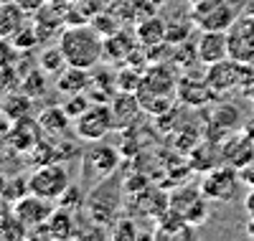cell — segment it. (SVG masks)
I'll list each match as a JSON object with an SVG mask.
<instances>
[{"instance_id":"6da1fadb","label":"cell","mask_w":254,"mask_h":241,"mask_svg":"<svg viewBox=\"0 0 254 241\" xmlns=\"http://www.w3.org/2000/svg\"><path fill=\"white\" fill-rule=\"evenodd\" d=\"M178 76L171 69V63H155L142 71V81L137 86V99L142 104V112L150 117H163L173 109L178 99Z\"/></svg>"},{"instance_id":"7a4b0ae2","label":"cell","mask_w":254,"mask_h":241,"mask_svg":"<svg viewBox=\"0 0 254 241\" xmlns=\"http://www.w3.org/2000/svg\"><path fill=\"white\" fill-rule=\"evenodd\" d=\"M59 49L64 51V59L71 66L94 69L104 59V36L92 23L66 26L59 33Z\"/></svg>"},{"instance_id":"3957f363","label":"cell","mask_w":254,"mask_h":241,"mask_svg":"<svg viewBox=\"0 0 254 241\" xmlns=\"http://www.w3.org/2000/svg\"><path fill=\"white\" fill-rule=\"evenodd\" d=\"M122 190H125V183L117 175H110V178H104L94 188H89L84 208H87L92 224H99V226L115 224V216L122 206Z\"/></svg>"},{"instance_id":"277c9868","label":"cell","mask_w":254,"mask_h":241,"mask_svg":"<svg viewBox=\"0 0 254 241\" xmlns=\"http://www.w3.org/2000/svg\"><path fill=\"white\" fill-rule=\"evenodd\" d=\"M117 165H120L117 147H112L110 142H104V140L89 142V150L81 155V181H84V188H94L104 178L115 175Z\"/></svg>"},{"instance_id":"5b68a950","label":"cell","mask_w":254,"mask_h":241,"mask_svg":"<svg viewBox=\"0 0 254 241\" xmlns=\"http://www.w3.org/2000/svg\"><path fill=\"white\" fill-rule=\"evenodd\" d=\"M239 18V10L231 0H193L190 3V20L201 31H229Z\"/></svg>"},{"instance_id":"8992f818","label":"cell","mask_w":254,"mask_h":241,"mask_svg":"<svg viewBox=\"0 0 254 241\" xmlns=\"http://www.w3.org/2000/svg\"><path fill=\"white\" fill-rule=\"evenodd\" d=\"M208 86L214 89L216 94H226L237 86H244V84H254V66L252 63H242L237 59H224V61H216L211 63L206 76Z\"/></svg>"},{"instance_id":"52a82bcc","label":"cell","mask_w":254,"mask_h":241,"mask_svg":"<svg viewBox=\"0 0 254 241\" xmlns=\"http://www.w3.org/2000/svg\"><path fill=\"white\" fill-rule=\"evenodd\" d=\"M239 170L234 165H216L211 168L208 173H203V181H201V193L206 195L208 201H219V203H231L239 193Z\"/></svg>"},{"instance_id":"ba28073f","label":"cell","mask_w":254,"mask_h":241,"mask_svg":"<svg viewBox=\"0 0 254 241\" xmlns=\"http://www.w3.org/2000/svg\"><path fill=\"white\" fill-rule=\"evenodd\" d=\"M71 185L69 181V173L61 163H46L31 173L28 178V193H36L41 198H49V201H59L61 193Z\"/></svg>"},{"instance_id":"9c48e42d","label":"cell","mask_w":254,"mask_h":241,"mask_svg":"<svg viewBox=\"0 0 254 241\" xmlns=\"http://www.w3.org/2000/svg\"><path fill=\"white\" fill-rule=\"evenodd\" d=\"M115 129L110 104H92L81 117L74 120V135L84 142H99Z\"/></svg>"},{"instance_id":"30bf717a","label":"cell","mask_w":254,"mask_h":241,"mask_svg":"<svg viewBox=\"0 0 254 241\" xmlns=\"http://www.w3.org/2000/svg\"><path fill=\"white\" fill-rule=\"evenodd\" d=\"M229 56L242 63H254V15L239 13L229 28Z\"/></svg>"},{"instance_id":"8fae6325","label":"cell","mask_w":254,"mask_h":241,"mask_svg":"<svg viewBox=\"0 0 254 241\" xmlns=\"http://www.w3.org/2000/svg\"><path fill=\"white\" fill-rule=\"evenodd\" d=\"M51 203H54V201L41 198V195H36V193H26V195H20V198L15 201L13 216H15L28 231H33V229H38L41 224L49 221V216L54 213V206H51Z\"/></svg>"},{"instance_id":"7c38bea8","label":"cell","mask_w":254,"mask_h":241,"mask_svg":"<svg viewBox=\"0 0 254 241\" xmlns=\"http://www.w3.org/2000/svg\"><path fill=\"white\" fill-rule=\"evenodd\" d=\"M196 56L206 66L231 59L229 56V31H201V38L196 43Z\"/></svg>"},{"instance_id":"4fadbf2b","label":"cell","mask_w":254,"mask_h":241,"mask_svg":"<svg viewBox=\"0 0 254 241\" xmlns=\"http://www.w3.org/2000/svg\"><path fill=\"white\" fill-rule=\"evenodd\" d=\"M31 236H49V239H71L79 234L76 221H74V213L66 208H54V213L49 216L46 224H41L38 229L28 231Z\"/></svg>"},{"instance_id":"5bb4252c","label":"cell","mask_w":254,"mask_h":241,"mask_svg":"<svg viewBox=\"0 0 254 241\" xmlns=\"http://www.w3.org/2000/svg\"><path fill=\"white\" fill-rule=\"evenodd\" d=\"M110 112H112L115 129H127L142 112V104H140L135 92H117L110 99Z\"/></svg>"},{"instance_id":"9a60e30c","label":"cell","mask_w":254,"mask_h":241,"mask_svg":"<svg viewBox=\"0 0 254 241\" xmlns=\"http://www.w3.org/2000/svg\"><path fill=\"white\" fill-rule=\"evenodd\" d=\"M54 86H56V92L64 94V97L81 94V92H87L89 86H92V74H89V69H79V66L66 63V66L56 74Z\"/></svg>"},{"instance_id":"2e32d148","label":"cell","mask_w":254,"mask_h":241,"mask_svg":"<svg viewBox=\"0 0 254 241\" xmlns=\"http://www.w3.org/2000/svg\"><path fill=\"white\" fill-rule=\"evenodd\" d=\"M221 158H224L226 165H234L239 170L242 165H247V163L254 160V142L244 132L231 135V137H226L221 142Z\"/></svg>"},{"instance_id":"e0dca14e","label":"cell","mask_w":254,"mask_h":241,"mask_svg":"<svg viewBox=\"0 0 254 241\" xmlns=\"http://www.w3.org/2000/svg\"><path fill=\"white\" fill-rule=\"evenodd\" d=\"M135 36L140 41V46H145V49L163 46V43H168V23L158 13L147 15V18H140L137 26H135Z\"/></svg>"},{"instance_id":"ac0fdd59","label":"cell","mask_w":254,"mask_h":241,"mask_svg":"<svg viewBox=\"0 0 254 241\" xmlns=\"http://www.w3.org/2000/svg\"><path fill=\"white\" fill-rule=\"evenodd\" d=\"M41 132H44V129H41L38 120H36V122H31L28 117L15 120V127L10 129V145H13L18 152H33L36 145L41 142V140H38Z\"/></svg>"},{"instance_id":"d6986e66","label":"cell","mask_w":254,"mask_h":241,"mask_svg":"<svg viewBox=\"0 0 254 241\" xmlns=\"http://www.w3.org/2000/svg\"><path fill=\"white\" fill-rule=\"evenodd\" d=\"M137 46H140L137 36L132 38L130 33H125V31L120 28L117 33H112V36L104 38V59H107V61H127V59H130V54H132Z\"/></svg>"},{"instance_id":"ffe728a7","label":"cell","mask_w":254,"mask_h":241,"mask_svg":"<svg viewBox=\"0 0 254 241\" xmlns=\"http://www.w3.org/2000/svg\"><path fill=\"white\" fill-rule=\"evenodd\" d=\"M211 94H216L214 89L208 86L206 79H196V81H190V79H181L178 81V99L183 104H190V107H201L211 99Z\"/></svg>"},{"instance_id":"44dd1931","label":"cell","mask_w":254,"mask_h":241,"mask_svg":"<svg viewBox=\"0 0 254 241\" xmlns=\"http://www.w3.org/2000/svg\"><path fill=\"white\" fill-rule=\"evenodd\" d=\"M26 10L20 8L15 0L10 3H0V41H10L13 33L26 23Z\"/></svg>"},{"instance_id":"7402d4cb","label":"cell","mask_w":254,"mask_h":241,"mask_svg":"<svg viewBox=\"0 0 254 241\" xmlns=\"http://www.w3.org/2000/svg\"><path fill=\"white\" fill-rule=\"evenodd\" d=\"M69 122H71V117L66 115V109H64V107H49V109H44V112L38 115L41 129H44V132H49L51 137H59V135L66 132Z\"/></svg>"},{"instance_id":"603a6c76","label":"cell","mask_w":254,"mask_h":241,"mask_svg":"<svg viewBox=\"0 0 254 241\" xmlns=\"http://www.w3.org/2000/svg\"><path fill=\"white\" fill-rule=\"evenodd\" d=\"M211 122H214L216 127H221V129H226V132L242 129V124H244L239 107H234V104H219L214 109V115H211Z\"/></svg>"},{"instance_id":"cb8c5ba5","label":"cell","mask_w":254,"mask_h":241,"mask_svg":"<svg viewBox=\"0 0 254 241\" xmlns=\"http://www.w3.org/2000/svg\"><path fill=\"white\" fill-rule=\"evenodd\" d=\"M203 198V193H201V185L198 188H190V185H181L178 190H173L171 193V208H176V211H181L183 216L193 208L198 201Z\"/></svg>"},{"instance_id":"d4e9b609","label":"cell","mask_w":254,"mask_h":241,"mask_svg":"<svg viewBox=\"0 0 254 241\" xmlns=\"http://www.w3.org/2000/svg\"><path fill=\"white\" fill-rule=\"evenodd\" d=\"M56 203H59V208H66V211L76 213L79 208H84V203H87V188L71 183L66 190L61 193V198H59Z\"/></svg>"},{"instance_id":"484cf974","label":"cell","mask_w":254,"mask_h":241,"mask_svg":"<svg viewBox=\"0 0 254 241\" xmlns=\"http://www.w3.org/2000/svg\"><path fill=\"white\" fill-rule=\"evenodd\" d=\"M64 66H66V59H64V51L56 46V49H44L41 51V59H38V69H44L49 76H56Z\"/></svg>"},{"instance_id":"4316f807","label":"cell","mask_w":254,"mask_h":241,"mask_svg":"<svg viewBox=\"0 0 254 241\" xmlns=\"http://www.w3.org/2000/svg\"><path fill=\"white\" fill-rule=\"evenodd\" d=\"M140 81H142V69L132 66V63H125L117 71V92H137Z\"/></svg>"},{"instance_id":"83f0119b","label":"cell","mask_w":254,"mask_h":241,"mask_svg":"<svg viewBox=\"0 0 254 241\" xmlns=\"http://www.w3.org/2000/svg\"><path fill=\"white\" fill-rule=\"evenodd\" d=\"M89 23L107 38V36H112V33H117L122 26H120V15L117 13H104V10H99L97 15H92L89 18Z\"/></svg>"},{"instance_id":"f1b7e54d","label":"cell","mask_w":254,"mask_h":241,"mask_svg":"<svg viewBox=\"0 0 254 241\" xmlns=\"http://www.w3.org/2000/svg\"><path fill=\"white\" fill-rule=\"evenodd\" d=\"M36 41H41V38H38V31H36V26H31L28 20H26V23L13 33L10 46H13V49H18V51H26V49L36 46Z\"/></svg>"},{"instance_id":"f546056e","label":"cell","mask_w":254,"mask_h":241,"mask_svg":"<svg viewBox=\"0 0 254 241\" xmlns=\"http://www.w3.org/2000/svg\"><path fill=\"white\" fill-rule=\"evenodd\" d=\"M92 104H94V102L89 99V94H87V92H81V94H69V97H66V102H64L61 107L66 109V115H69V117H71V122H74L76 117H81L84 112H87V109H89Z\"/></svg>"},{"instance_id":"4dcf8cb0","label":"cell","mask_w":254,"mask_h":241,"mask_svg":"<svg viewBox=\"0 0 254 241\" xmlns=\"http://www.w3.org/2000/svg\"><path fill=\"white\" fill-rule=\"evenodd\" d=\"M190 23H193V20H171V23H168V43H171V46H173V43H176V46L186 43Z\"/></svg>"},{"instance_id":"1f68e13d","label":"cell","mask_w":254,"mask_h":241,"mask_svg":"<svg viewBox=\"0 0 254 241\" xmlns=\"http://www.w3.org/2000/svg\"><path fill=\"white\" fill-rule=\"evenodd\" d=\"M46 71L44 69H38V71H31V76L26 79V84H23V89H26V94L33 99V97H41L46 92Z\"/></svg>"},{"instance_id":"d6a6232c","label":"cell","mask_w":254,"mask_h":241,"mask_svg":"<svg viewBox=\"0 0 254 241\" xmlns=\"http://www.w3.org/2000/svg\"><path fill=\"white\" fill-rule=\"evenodd\" d=\"M137 236H142L137 229H135V221L132 218H117L115 221V229H112V239H137Z\"/></svg>"},{"instance_id":"836d02e7","label":"cell","mask_w":254,"mask_h":241,"mask_svg":"<svg viewBox=\"0 0 254 241\" xmlns=\"http://www.w3.org/2000/svg\"><path fill=\"white\" fill-rule=\"evenodd\" d=\"M239 178H242V183H244V185L254 188V160L239 168Z\"/></svg>"},{"instance_id":"e575fe53","label":"cell","mask_w":254,"mask_h":241,"mask_svg":"<svg viewBox=\"0 0 254 241\" xmlns=\"http://www.w3.org/2000/svg\"><path fill=\"white\" fill-rule=\"evenodd\" d=\"M15 3H18L20 8H23L26 13H36V10L44 8V5L49 3V0H15Z\"/></svg>"},{"instance_id":"d590c367","label":"cell","mask_w":254,"mask_h":241,"mask_svg":"<svg viewBox=\"0 0 254 241\" xmlns=\"http://www.w3.org/2000/svg\"><path fill=\"white\" fill-rule=\"evenodd\" d=\"M244 211L249 216H254V188H249V193L244 195Z\"/></svg>"},{"instance_id":"8d00e7d4","label":"cell","mask_w":254,"mask_h":241,"mask_svg":"<svg viewBox=\"0 0 254 241\" xmlns=\"http://www.w3.org/2000/svg\"><path fill=\"white\" fill-rule=\"evenodd\" d=\"M242 132L254 142V117H249V120H244V124H242Z\"/></svg>"},{"instance_id":"74e56055","label":"cell","mask_w":254,"mask_h":241,"mask_svg":"<svg viewBox=\"0 0 254 241\" xmlns=\"http://www.w3.org/2000/svg\"><path fill=\"white\" fill-rule=\"evenodd\" d=\"M153 3H155L158 8H163V5H168V3H171V0H153Z\"/></svg>"},{"instance_id":"f35d334b","label":"cell","mask_w":254,"mask_h":241,"mask_svg":"<svg viewBox=\"0 0 254 241\" xmlns=\"http://www.w3.org/2000/svg\"><path fill=\"white\" fill-rule=\"evenodd\" d=\"M247 13H249V15H254V0H252V3L247 5Z\"/></svg>"},{"instance_id":"ab89813d","label":"cell","mask_w":254,"mask_h":241,"mask_svg":"<svg viewBox=\"0 0 254 241\" xmlns=\"http://www.w3.org/2000/svg\"><path fill=\"white\" fill-rule=\"evenodd\" d=\"M247 94H249V97H252V102H254V86H252V89H249Z\"/></svg>"},{"instance_id":"60d3db41","label":"cell","mask_w":254,"mask_h":241,"mask_svg":"<svg viewBox=\"0 0 254 241\" xmlns=\"http://www.w3.org/2000/svg\"><path fill=\"white\" fill-rule=\"evenodd\" d=\"M0 3H10V0H0Z\"/></svg>"},{"instance_id":"b9f144b4","label":"cell","mask_w":254,"mask_h":241,"mask_svg":"<svg viewBox=\"0 0 254 241\" xmlns=\"http://www.w3.org/2000/svg\"><path fill=\"white\" fill-rule=\"evenodd\" d=\"M190 3H193V0H190Z\"/></svg>"}]
</instances>
